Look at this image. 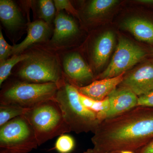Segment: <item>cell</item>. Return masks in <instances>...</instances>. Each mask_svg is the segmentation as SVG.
Instances as JSON below:
<instances>
[{"label":"cell","mask_w":153,"mask_h":153,"mask_svg":"<svg viewBox=\"0 0 153 153\" xmlns=\"http://www.w3.org/2000/svg\"><path fill=\"white\" fill-rule=\"evenodd\" d=\"M91 139L95 153L135 152L153 137V108L135 107L99 123Z\"/></svg>","instance_id":"1"},{"label":"cell","mask_w":153,"mask_h":153,"mask_svg":"<svg viewBox=\"0 0 153 153\" xmlns=\"http://www.w3.org/2000/svg\"><path fill=\"white\" fill-rule=\"evenodd\" d=\"M76 86L65 81L58 84L55 99L71 131L94 132L99 123L97 114L82 104Z\"/></svg>","instance_id":"2"},{"label":"cell","mask_w":153,"mask_h":153,"mask_svg":"<svg viewBox=\"0 0 153 153\" xmlns=\"http://www.w3.org/2000/svg\"><path fill=\"white\" fill-rule=\"evenodd\" d=\"M24 116L33 128L39 146L71 131L55 99L43 102L28 109Z\"/></svg>","instance_id":"3"},{"label":"cell","mask_w":153,"mask_h":153,"mask_svg":"<svg viewBox=\"0 0 153 153\" xmlns=\"http://www.w3.org/2000/svg\"><path fill=\"white\" fill-rule=\"evenodd\" d=\"M58 85L53 82H15L1 94L0 104H11L30 109L43 102L55 99Z\"/></svg>","instance_id":"4"},{"label":"cell","mask_w":153,"mask_h":153,"mask_svg":"<svg viewBox=\"0 0 153 153\" xmlns=\"http://www.w3.org/2000/svg\"><path fill=\"white\" fill-rule=\"evenodd\" d=\"M38 146L33 128L24 115L0 127V153H28Z\"/></svg>","instance_id":"5"},{"label":"cell","mask_w":153,"mask_h":153,"mask_svg":"<svg viewBox=\"0 0 153 153\" xmlns=\"http://www.w3.org/2000/svg\"><path fill=\"white\" fill-rule=\"evenodd\" d=\"M17 73L25 82L44 83L61 82L60 68L57 60L52 56L44 55H29Z\"/></svg>","instance_id":"6"},{"label":"cell","mask_w":153,"mask_h":153,"mask_svg":"<svg viewBox=\"0 0 153 153\" xmlns=\"http://www.w3.org/2000/svg\"><path fill=\"white\" fill-rule=\"evenodd\" d=\"M146 55V51L140 46L126 38H120L110 63L105 70L99 75L98 78H112L123 74Z\"/></svg>","instance_id":"7"},{"label":"cell","mask_w":153,"mask_h":153,"mask_svg":"<svg viewBox=\"0 0 153 153\" xmlns=\"http://www.w3.org/2000/svg\"><path fill=\"white\" fill-rule=\"evenodd\" d=\"M121 84L138 97L153 90V61L146 62L134 69L124 77Z\"/></svg>","instance_id":"8"},{"label":"cell","mask_w":153,"mask_h":153,"mask_svg":"<svg viewBox=\"0 0 153 153\" xmlns=\"http://www.w3.org/2000/svg\"><path fill=\"white\" fill-rule=\"evenodd\" d=\"M108 97L109 109L104 115L102 121L115 117L137 106L138 97L124 86L116 88Z\"/></svg>","instance_id":"9"},{"label":"cell","mask_w":153,"mask_h":153,"mask_svg":"<svg viewBox=\"0 0 153 153\" xmlns=\"http://www.w3.org/2000/svg\"><path fill=\"white\" fill-rule=\"evenodd\" d=\"M124 73L112 78L95 80L89 85L76 88L80 94L93 100L101 101L122 82Z\"/></svg>","instance_id":"10"},{"label":"cell","mask_w":153,"mask_h":153,"mask_svg":"<svg viewBox=\"0 0 153 153\" xmlns=\"http://www.w3.org/2000/svg\"><path fill=\"white\" fill-rule=\"evenodd\" d=\"M63 67L66 75L76 83H84L93 78L92 70L78 53H71L66 56Z\"/></svg>","instance_id":"11"},{"label":"cell","mask_w":153,"mask_h":153,"mask_svg":"<svg viewBox=\"0 0 153 153\" xmlns=\"http://www.w3.org/2000/svg\"><path fill=\"white\" fill-rule=\"evenodd\" d=\"M50 33L48 23L42 21H37L31 23L28 28L27 35L20 44L13 47V54H19L31 45L46 40Z\"/></svg>","instance_id":"12"},{"label":"cell","mask_w":153,"mask_h":153,"mask_svg":"<svg viewBox=\"0 0 153 153\" xmlns=\"http://www.w3.org/2000/svg\"><path fill=\"white\" fill-rule=\"evenodd\" d=\"M125 30L129 31L140 41L153 43V22L147 19L131 18L122 24Z\"/></svg>","instance_id":"13"},{"label":"cell","mask_w":153,"mask_h":153,"mask_svg":"<svg viewBox=\"0 0 153 153\" xmlns=\"http://www.w3.org/2000/svg\"><path fill=\"white\" fill-rule=\"evenodd\" d=\"M114 41V34L111 31L105 32L98 38L93 51L96 68H100L106 63L112 52Z\"/></svg>","instance_id":"14"},{"label":"cell","mask_w":153,"mask_h":153,"mask_svg":"<svg viewBox=\"0 0 153 153\" xmlns=\"http://www.w3.org/2000/svg\"><path fill=\"white\" fill-rule=\"evenodd\" d=\"M52 41L60 43L74 36L78 31L77 26L71 18L63 13L57 15Z\"/></svg>","instance_id":"15"},{"label":"cell","mask_w":153,"mask_h":153,"mask_svg":"<svg viewBox=\"0 0 153 153\" xmlns=\"http://www.w3.org/2000/svg\"><path fill=\"white\" fill-rule=\"evenodd\" d=\"M0 19L4 25L9 29H15L23 23L19 9L10 0L0 1Z\"/></svg>","instance_id":"16"},{"label":"cell","mask_w":153,"mask_h":153,"mask_svg":"<svg viewBox=\"0 0 153 153\" xmlns=\"http://www.w3.org/2000/svg\"><path fill=\"white\" fill-rule=\"evenodd\" d=\"M79 98L84 106L97 114L99 121L101 122L104 115L109 109L110 102L108 97L101 101H96L79 93Z\"/></svg>","instance_id":"17"},{"label":"cell","mask_w":153,"mask_h":153,"mask_svg":"<svg viewBox=\"0 0 153 153\" xmlns=\"http://www.w3.org/2000/svg\"><path fill=\"white\" fill-rule=\"evenodd\" d=\"M28 109L11 104H0V127L15 118L23 115Z\"/></svg>","instance_id":"18"},{"label":"cell","mask_w":153,"mask_h":153,"mask_svg":"<svg viewBox=\"0 0 153 153\" xmlns=\"http://www.w3.org/2000/svg\"><path fill=\"white\" fill-rule=\"evenodd\" d=\"M29 55H14L10 59L1 62L0 64V85L7 79L11 74L12 68L19 62L25 61Z\"/></svg>","instance_id":"19"},{"label":"cell","mask_w":153,"mask_h":153,"mask_svg":"<svg viewBox=\"0 0 153 153\" xmlns=\"http://www.w3.org/2000/svg\"><path fill=\"white\" fill-rule=\"evenodd\" d=\"M118 2L116 0H94L88 6V13L91 16H97L105 13Z\"/></svg>","instance_id":"20"},{"label":"cell","mask_w":153,"mask_h":153,"mask_svg":"<svg viewBox=\"0 0 153 153\" xmlns=\"http://www.w3.org/2000/svg\"><path fill=\"white\" fill-rule=\"evenodd\" d=\"M74 146V139L71 136L63 134L57 138L55 149L60 153H69L73 150Z\"/></svg>","instance_id":"21"},{"label":"cell","mask_w":153,"mask_h":153,"mask_svg":"<svg viewBox=\"0 0 153 153\" xmlns=\"http://www.w3.org/2000/svg\"><path fill=\"white\" fill-rule=\"evenodd\" d=\"M39 4L41 18L49 24L55 16V7L54 1L50 0H41Z\"/></svg>","instance_id":"22"},{"label":"cell","mask_w":153,"mask_h":153,"mask_svg":"<svg viewBox=\"0 0 153 153\" xmlns=\"http://www.w3.org/2000/svg\"><path fill=\"white\" fill-rule=\"evenodd\" d=\"M13 47L7 43L5 40L1 30H0V60L1 62L6 60L13 54Z\"/></svg>","instance_id":"23"},{"label":"cell","mask_w":153,"mask_h":153,"mask_svg":"<svg viewBox=\"0 0 153 153\" xmlns=\"http://www.w3.org/2000/svg\"><path fill=\"white\" fill-rule=\"evenodd\" d=\"M137 106L153 108V90L138 97Z\"/></svg>","instance_id":"24"},{"label":"cell","mask_w":153,"mask_h":153,"mask_svg":"<svg viewBox=\"0 0 153 153\" xmlns=\"http://www.w3.org/2000/svg\"><path fill=\"white\" fill-rule=\"evenodd\" d=\"M53 1L57 11L65 10L69 11L73 14L76 13L74 8L69 1L66 0H55Z\"/></svg>","instance_id":"25"},{"label":"cell","mask_w":153,"mask_h":153,"mask_svg":"<svg viewBox=\"0 0 153 153\" xmlns=\"http://www.w3.org/2000/svg\"><path fill=\"white\" fill-rule=\"evenodd\" d=\"M140 153H153V140L142 148Z\"/></svg>","instance_id":"26"},{"label":"cell","mask_w":153,"mask_h":153,"mask_svg":"<svg viewBox=\"0 0 153 153\" xmlns=\"http://www.w3.org/2000/svg\"><path fill=\"white\" fill-rule=\"evenodd\" d=\"M138 1L144 4L153 6V0H139Z\"/></svg>","instance_id":"27"},{"label":"cell","mask_w":153,"mask_h":153,"mask_svg":"<svg viewBox=\"0 0 153 153\" xmlns=\"http://www.w3.org/2000/svg\"><path fill=\"white\" fill-rule=\"evenodd\" d=\"M84 153H95L93 149H89L87 151L85 152Z\"/></svg>","instance_id":"28"},{"label":"cell","mask_w":153,"mask_h":153,"mask_svg":"<svg viewBox=\"0 0 153 153\" xmlns=\"http://www.w3.org/2000/svg\"><path fill=\"white\" fill-rule=\"evenodd\" d=\"M109 153H134L133 152H129V151H123L121 152H111Z\"/></svg>","instance_id":"29"},{"label":"cell","mask_w":153,"mask_h":153,"mask_svg":"<svg viewBox=\"0 0 153 153\" xmlns=\"http://www.w3.org/2000/svg\"></svg>","instance_id":"30"}]
</instances>
